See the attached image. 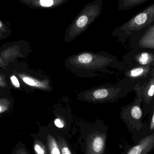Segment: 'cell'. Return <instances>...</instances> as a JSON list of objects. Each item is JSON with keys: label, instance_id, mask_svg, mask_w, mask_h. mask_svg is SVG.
Masks as SVG:
<instances>
[{"label": "cell", "instance_id": "cell-3", "mask_svg": "<svg viewBox=\"0 0 154 154\" xmlns=\"http://www.w3.org/2000/svg\"><path fill=\"white\" fill-rule=\"evenodd\" d=\"M122 89L119 84H104L80 91L77 100L93 104H106L115 102L119 97Z\"/></svg>", "mask_w": 154, "mask_h": 154}, {"label": "cell", "instance_id": "cell-16", "mask_svg": "<svg viewBox=\"0 0 154 154\" xmlns=\"http://www.w3.org/2000/svg\"><path fill=\"white\" fill-rule=\"evenodd\" d=\"M54 124L56 127L60 128H63L66 125L65 122L57 118H55Z\"/></svg>", "mask_w": 154, "mask_h": 154}, {"label": "cell", "instance_id": "cell-20", "mask_svg": "<svg viewBox=\"0 0 154 154\" xmlns=\"http://www.w3.org/2000/svg\"><path fill=\"white\" fill-rule=\"evenodd\" d=\"M151 129H153L154 128V114L153 116L152 119V124L151 126Z\"/></svg>", "mask_w": 154, "mask_h": 154}, {"label": "cell", "instance_id": "cell-11", "mask_svg": "<svg viewBox=\"0 0 154 154\" xmlns=\"http://www.w3.org/2000/svg\"><path fill=\"white\" fill-rule=\"evenodd\" d=\"M11 154H29L26 146L19 141L15 145Z\"/></svg>", "mask_w": 154, "mask_h": 154}, {"label": "cell", "instance_id": "cell-1", "mask_svg": "<svg viewBox=\"0 0 154 154\" xmlns=\"http://www.w3.org/2000/svg\"><path fill=\"white\" fill-rule=\"evenodd\" d=\"M64 64L71 73L82 78H94L98 72L109 73L108 68L117 66L116 57L105 51L79 52L66 58Z\"/></svg>", "mask_w": 154, "mask_h": 154}, {"label": "cell", "instance_id": "cell-18", "mask_svg": "<svg viewBox=\"0 0 154 154\" xmlns=\"http://www.w3.org/2000/svg\"><path fill=\"white\" fill-rule=\"evenodd\" d=\"M11 80L13 84L15 87H16V88H19L20 87V83H19V81H18V79L16 78V77L13 76L11 77Z\"/></svg>", "mask_w": 154, "mask_h": 154}, {"label": "cell", "instance_id": "cell-8", "mask_svg": "<svg viewBox=\"0 0 154 154\" xmlns=\"http://www.w3.org/2000/svg\"><path fill=\"white\" fill-rule=\"evenodd\" d=\"M147 1L148 0H119L118 8L119 11H127Z\"/></svg>", "mask_w": 154, "mask_h": 154}, {"label": "cell", "instance_id": "cell-15", "mask_svg": "<svg viewBox=\"0 0 154 154\" xmlns=\"http://www.w3.org/2000/svg\"><path fill=\"white\" fill-rule=\"evenodd\" d=\"M143 72V69L142 68H137L132 69L130 72V75L132 77H136L139 75Z\"/></svg>", "mask_w": 154, "mask_h": 154}, {"label": "cell", "instance_id": "cell-6", "mask_svg": "<svg viewBox=\"0 0 154 154\" xmlns=\"http://www.w3.org/2000/svg\"><path fill=\"white\" fill-rule=\"evenodd\" d=\"M106 137L103 134L95 133L91 137L88 145V154H102L104 151Z\"/></svg>", "mask_w": 154, "mask_h": 154}, {"label": "cell", "instance_id": "cell-19", "mask_svg": "<svg viewBox=\"0 0 154 154\" xmlns=\"http://www.w3.org/2000/svg\"><path fill=\"white\" fill-rule=\"evenodd\" d=\"M148 94L150 97H152L154 95V85H152L150 87L148 91Z\"/></svg>", "mask_w": 154, "mask_h": 154}, {"label": "cell", "instance_id": "cell-9", "mask_svg": "<svg viewBox=\"0 0 154 154\" xmlns=\"http://www.w3.org/2000/svg\"><path fill=\"white\" fill-rule=\"evenodd\" d=\"M47 143L50 154H61L57 142L51 135H48Z\"/></svg>", "mask_w": 154, "mask_h": 154}, {"label": "cell", "instance_id": "cell-21", "mask_svg": "<svg viewBox=\"0 0 154 154\" xmlns=\"http://www.w3.org/2000/svg\"><path fill=\"white\" fill-rule=\"evenodd\" d=\"M1 109H1V107H0V111H1Z\"/></svg>", "mask_w": 154, "mask_h": 154}, {"label": "cell", "instance_id": "cell-7", "mask_svg": "<svg viewBox=\"0 0 154 154\" xmlns=\"http://www.w3.org/2000/svg\"><path fill=\"white\" fill-rule=\"evenodd\" d=\"M154 147V134L144 137L127 154H147Z\"/></svg>", "mask_w": 154, "mask_h": 154}, {"label": "cell", "instance_id": "cell-17", "mask_svg": "<svg viewBox=\"0 0 154 154\" xmlns=\"http://www.w3.org/2000/svg\"><path fill=\"white\" fill-rule=\"evenodd\" d=\"M9 30L8 26L0 19V32L6 31Z\"/></svg>", "mask_w": 154, "mask_h": 154}, {"label": "cell", "instance_id": "cell-10", "mask_svg": "<svg viewBox=\"0 0 154 154\" xmlns=\"http://www.w3.org/2000/svg\"><path fill=\"white\" fill-rule=\"evenodd\" d=\"M33 148L35 154H48L45 145L41 140L36 137L34 138Z\"/></svg>", "mask_w": 154, "mask_h": 154}, {"label": "cell", "instance_id": "cell-12", "mask_svg": "<svg viewBox=\"0 0 154 154\" xmlns=\"http://www.w3.org/2000/svg\"><path fill=\"white\" fill-rule=\"evenodd\" d=\"M58 144L61 154H72L66 141L61 137H59Z\"/></svg>", "mask_w": 154, "mask_h": 154}, {"label": "cell", "instance_id": "cell-14", "mask_svg": "<svg viewBox=\"0 0 154 154\" xmlns=\"http://www.w3.org/2000/svg\"><path fill=\"white\" fill-rule=\"evenodd\" d=\"M149 56L148 53L144 52L142 53L139 58V62L142 65H145L149 61Z\"/></svg>", "mask_w": 154, "mask_h": 154}, {"label": "cell", "instance_id": "cell-13", "mask_svg": "<svg viewBox=\"0 0 154 154\" xmlns=\"http://www.w3.org/2000/svg\"><path fill=\"white\" fill-rule=\"evenodd\" d=\"M131 114L132 116L135 119H140L142 117V110L139 107L135 106L131 109Z\"/></svg>", "mask_w": 154, "mask_h": 154}, {"label": "cell", "instance_id": "cell-4", "mask_svg": "<svg viewBox=\"0 0 154 154\" xmlns=\"http://www.w3.org/2000/svg\"><path fill=\"white\" fill-rule=\"evenodd\" d=\"M154 22V3L133 16L112 33L113 36L126 34L131 31L143 29Z\"/></svg>", "mask_w": 154, "mask_h": 154}, {"label": "cell", "instance_id": "cell-5", "mask_svg": "<svg viewBox=\"0 0 154 154\" xmlns=\"http://www.w3.org/2000/svg\"><path fill=\"white\" fill-rule=\"evenodd\" d=\"M32 9H53L65 4L69 0H18Z\"/></svg>", "mask_w": 154, "mask_h": 154}, {"label": "cell", "instance_id": "cell-2", "mask_svg": "<svg viewBox=\"0 0 154 154\" xmlns=\"http://www.w3.org/2000/svg\"><path fill=\"white\" fill-rule=\"evenodd\" d=\"M103 5V0H94L84 6L66 30V43L73 41L95 21L102 12Z\"/></svg>", "mask_w": 154, "mask_h": 154}]
</instances>
